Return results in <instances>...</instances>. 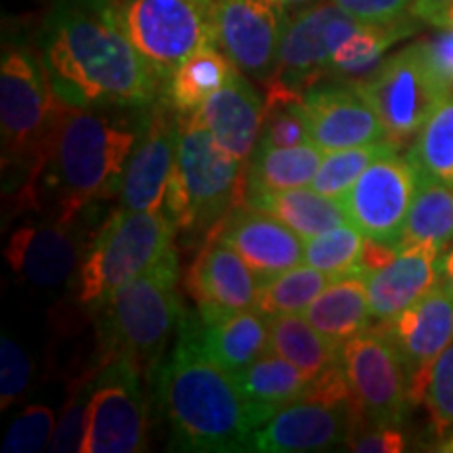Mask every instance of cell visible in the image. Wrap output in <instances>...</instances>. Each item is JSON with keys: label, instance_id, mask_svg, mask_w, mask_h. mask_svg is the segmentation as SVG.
Instances as JSON below:
<instances>
[{"label": "cell", "instance_id": "obj_23", "mask_svg": "<svg viewBox=\"0 0 453 453\" xmlns=\"http://www.w3.org/2000/svg\"><path fill=\"white\" fill-rule=\"evenodd\" d=\"M441 248L411 243L401 248L387 267L367 275V298L373 319L380 324L403 313L439 283Z\"/></svg>", "mask_w": 453, "mask_h": 453}, {"label": "cell", "instance_id": "obj_28", "mask_svg": "<svg viewBox=\"0 0 453 453\" xmlns=\"http://www.w3.org/2000/svg\"><path fill=\"white\" fill-rule=\"evenodd\" d=\"M237 73L234 61L220 53L217 44L203 47L189 55L166 82V99L177 113H194L203 101Z\"/></svg>", "mask_w": 453, "mask_h": 453}, {"label": "cell", "instance_id": "obj_45", "mask_svg": "<svg viewBox=\"0 0 453 453\" xmlns=\"http://www.w3.org/2000/svg\"><path fill=\"white\" fill-rule=\"evenodd\" d=\"M451 4L453 0H413L411 15L420 21H428L430 26H437Z\"/></svg>", "mask_w": 453, "mask_h": 453}, {"label": "cell", "instance_id": "obj_2", "mask_svg": "<svg viewBox=\"0 0 453 453\" xmlns=\"http://www.w3.org/2000/svg\"><path fill=\"white\" fill-rule=\"evenodd\" d=\"M137 139L127 122L65 104L26 173L21 203L41 208L49 196L57 219L76 220L88 203L120 194Z\"/></svg>", "mask_w": 453, "mask_h": 453}, {"label": "cell", "instance_id": "obj_9", "mask_svg": "<svg viewBox=\"0 0 453 453\" xmlns=\"http://www.w3.org/2000/svg\"><path fill=\"white\" fill-rule=\"evenodd\" d=\"M387 130V143L396 151L418 137L451 88L428 65L422 44H411L382 61L365 81H359Z\"/></svg>", "mask_w": 453, "mask_h": 453}, {"label": "cell", "instance_id": "obj_16", "mask_svg": "<svg viewBox=\"0 0 453 453\" xmlns=\"http://www.w3.org/2000/svg\"><path fill=\"white\" fill-rule=\"evenodd\" d=\"M359 405H324L313 401H292L275 413L248 443L252 451L304 453L326 451L344 445L364 424Z\"/></svg>", "mask_w": 453, "mask_h": 453}, {"label": "cell", "instance_id": "obj_35", "mask_svg": "<svg viewBox=\"0 0 453 453\" xmlns=\"http://www.w3.org/2000/svg\"><path fill=\"white\" fill-rule=\"evenodd\" d=\"M265 88V122L258 145L294 147L313 143L303 93L280 81H271Z\"/></svg>", "mask_w": 453, "mask_h": 453}, {"label": "cell", "instance_id": "obj_42", "mask_svg": "<svg viewBox=\"0 0 453 453\" xmlns=\"http://www.w3.org/2000/svg\"><path fill=\"white\" fill-rule=\"evenodd\" d=\"M334 3L364 24H393L405 19L413 0H334Z\"/></svg>", "mask_w": 453, "mask_h": 453}, {"label": "cell", "instance_id": "obj_12", "mask_svg": "<svg viewBox=\"0 0 453 453\" xmlns=\"http://www.w3.org/2000/svg\"><path fill=\"white\" fill-rule=\"evenodd\" d=\"M416 189V168L407 157L396 156L395 150L372 162L340 200L361 234L399 248Z\"/></svg>", "mask_w": 453, "mask_h": 453}, {"label": "cell", "instance_id": "obj_6", "mask_svg": "<svg viewBox=\"0 0 453 453\" xmlns=\"http://www.w3.org/2000/svg\"><path fill=\"white\" fill-rule=\"evenodd\" d=\"M174 231L164 208L113 212L78 269V300L99 307L124 283L160 265L174 252Z\"/></svg>", "mask_w": 453, "mask_h": 453}, {"label": "cell", "instance_id": "obj_27", "mask_svg": "<svg viewBox=\"0 0 453 453\" xmlns=\"http://www.w3.org/2000/svg\"><path fill=\"white\" fill-rule=\"evenodd\" d=\"M324 150L315 143L294 147L257 145L246 177V194L288 191L311 185L324 160Z\"/></svg>", "mask_w": 453, "mask_h": 453}, {"label": "cell", "instance_id": "obj_11", "mask_svg": "<svg viewBox=\"0 0 453 453\" xmlns=\"http://www.w3.org/2000/svg\"><path fill=\"white\" fill-rule=\"evenodd\" d=\"M340 364L365 420L372 426H401L411 405L407 376L382 327L349 338L340 347Z\"/></svg>", "mask_w": 453, "mask_h": 453}, {"label": "cell", "instance_id": "obj_3", "mask_svg": "<svg viewBox=\"0 0 453 453\" xmlns=\"http://www.w3.org/2000/svg\"><path fill=\"white\" fill-rule=\"evenodd\" d=\"M156 384L173 449H248L254 430L277 413L248 399L235 378L208 359L180 327L177 347L157 365Z\"/></svg>", "mask_w": 453, "mask_h": 453}, {"label": "cell", "instance_id": "obj_21", "mask_svg": "<svg viewBox=\"0 0 453 453\" xmlns=\"http://www.w3.org/2000/svg\"><path fill=\"white\" fill-rule=\"evenodd\" d=\"M211 231L250 265L260 281L296 267L304 258V240L296 231L248 203L231 208Z\"/></svg>", "mask_w": 453, "mask_h": 453}, {"label": "cell", "instance_id": "obj_26", "mask_svg": "<svg viewBox=\"0 0 453 453\" xmlns=\"http://www.w3.org/2000/svg\"><path fill=\"white\" fill-rule=\"evenodd\" d=\"M304 317L336 347H342L349 338L367 330L372 319L370 298H367L365 275H344L334 280L317 296Z\"/></svg>", "mask_w": 453, "mask_h": 453}, {"label": "cell", "instance_id": "obj_15", "mask_svg": "<svg viewBox=\"0 0 453 453\" xmlns=\"http://www.w3.org/2000/svg\"><path fill=\"white\" fill-rule=\"evenodd\" d=\"M361 26L364 21L355 19L336 3L300 11L283 34L275 81L304 93L327 73L332 55Z\"/></svg>", "mask_w": 453, "mask_h": 453}, {"label": "cell", "instance_id": "obj_39", "mask_svg": "<svg viewBox=\"0 0 453 453\" xmlns=\"http://www.w3.org/2000/svg\"><path fill=\"white\" fill-rule=\"evenodd\" d=\"M55 434V413L47 405H30L11 424L4 437V453L42 451Z\"/></svg>", "mask_w": 453, "mask_h": 453}, {"label": "cell", "instance_id": "obj_13", "mask_svg": "<svg viewBox=\"0 0 453 453\" xmlns=\"http://www.w3.org/2000/svg\"><path fill=\"white\" fill-rule=\"evenodd\" d=\"M288 21L281 0H217V44L243 76L263 82L277 76Z\"/></svg>", "mask_w": 453, "mask_h": 453}, {"label": "cell", "instance_id": "obj_30", "mask_svg": "<svg viewBox=\"0 0 453 453\" xmlns=\"http://www.w3.org/2000/svg\"><path fill=\"white\" fill-rule=\"evenodd\" d=\"M434 243L441 250L453 243V187L418 174V189L407 214L399 248Z\"/></svg>", "mask_w": 453, "mask_h": 453}, {"label": "cell", "instance_id": "obj_18", "mask_svg": "<svg viewBox=\"0 0 453 453\" xmlns=\"http://www.w3.org/2000/svg\"><path fill=\"white\" fill-rule=\"evenodd\" d=\"M173 105L160 107L147 118L143 134L128 157L120 187L124 211H162L174 162H177L179 116Z\"/></svg>", "mask_w": 453, "mask_h": 453}, {"label": "cell", "instance_id": "obj_36", "mask_svg": "<svg viewBox=\"0 0 453 453\" xmlns=\"http://www.w3.org/2000/svg\"><path fill=\"white\" fill-rule=\"evenodd\" d=\"M364 243L365 235L353 223L338 225L326 234L304 240V263L332 275L334 280L344 275H365L361 269Z\"/></svg>", "mask_w": 453, "mask_h": 453}, {"label": "cell", "instance_id": "obj_10", "mask_svg": "<svg viewBox=\"0 0 453 453\" xmlns=\"http://www.w3.org/2000/svg\"><path fill=\"white\" fill-rule=\"evenodd\" d=\"M143 372L128 359L104 361L90 380L82 453H139L150 443Z\"/></svg>", "mask_w": 453, "mask_h": 453}, {"label": "cell", "instance_id": "obj_38", "mask_svg": "<svg viewBox=\"0 0 453 453\" xmlns=\"http://www.w3.org/2000/svg\"><path fill=\"white\" fill-rule=\"evenodd\" d=\"M430 422L441 437L453 433V342L447 347L430 370L426 395H424Z\"/></svg>", "mask_w": 453, "mask_h": 453}, {"label": "cell", "instance_id": "obj_24", "mask_svg": "<svg viewBox=\"0 0 453 453\" xmlns=\"http://www.w3.org/2000/svg\"><path fill=\"white\" fill-rule=\"evenodd\" d=\"M196 113L225 151L240 162L250 160L263 130L265 101L258 97L248 76L237 70Z\"/></svg>", "mask_w": 453, "mask_h": 453}, {"label": "cell", "instance_id": "obj_22", "mask_svg": "<svg viewBox=\"0 0 453 453\" xmlns=\"http://www.w3.org/2000/svg\"><path fill=\"white\" fill-rule=\"evenodd\" d=\"M180 330L194 338L208 359L229 373L243 370L265 350H269V317L257 309L208 319L187 313L180 321Z\"/></svg>", "mask_w": 453, "mask_h": 453}, {"label": "cell", "instance_id": "obj_5", "mask_svg": "<svg viewBox=\"0 0 453 453\" xmlns=\"http://www.w3.org/2000/svg\"><path fill=\"white\" fill-rule=\"evenodd\" d=\"M243 162L225 151L197 113H179L177 162L170 177L164 211L177 231L212 229L246 194Z\"/></svg>", "mask_w": 453, "mask_h": 453}, {"label": "cell", "instance_id": "obj_33", "mask_svg": "<svg viewBox=\"0 0 453 453\" xmlns=\"http://www.w3.org/2000/svg\"><path fill=\"white\" fill-rule=\"evenodd\" d=\"M334 281L332 275L311 267L296 265L283 273L260 281L258 296L254 309L265 317H277L288 313H304L311 303Z\"/></svg>", "mask_w": 453, "mask_h": 453}, {"label": "cell", "instance_id": "obj_40", "mask_svg": "<svg viewBox=\"0 0 453 453\" xmlns=\"http://www.w3.org/2000/svg\"><path fill=\"white\" fill-rule=\"evenodd\" d=\"M90 380L93 378H82L76 382L70 399L65 401L64 411H61L59 424H57L53 439H50V451H81L84 441V430H87V410L90 399Z\"/></svg>", "mask_w": 453, "mask_h": 453}, {"label": "cell", "instance_id": "obj_44", "mask_svg": "<svg viewBox=\"0 0 453 453\" xmlns=\"http://www.w3.org/2000/svg\"><path fill=\"white\" fill-rule=\"evenodd\" d=\"M420 44L428 65L437 73L439 81L453 90V30L439 27V34Z\"/></svg>", "mask_w": 453, "mask_h": 453}, {"label": "cell", "instance_id": "obj_25", "mask_svg": "<svg viewBox=\"0 0 453 453\" xmlns=\"http://www.w3.org/2000/svg\"><path fill=\"white\" fill-rule=\"evenodd\" d=\"M246 203L281 220L283 225L296 231L303 240H311L334 226L350 223L342 200L319 194L313 187L311 189L296 187V189L288 191L246 194Z\"/></svg>", "mask_w": 453, "mask_h": 453}, {"label": "cell", "instance_id": "obj_14", "mask_svg": "<svg viewBox=\"0 0 453 453\" xmlns=\"http://www.w3.org/2000/svg\"><path fill=\"white\" fill-rule=\"evenodd\" d=\"M380 327L401 357L411 405L424 403L430 370L453 342V294L437 283L418 303Z\"/></svg>", "mask_w": 453, "mask_h": 453}, {"label": "cell", "instance_id": "obj_46", "mask_svg": "<svg viewBox=\"0 0 453 453\" xmlns=\"http://www.w3.org/2000/svg\"><path fill=\"white\" fill-rule=\"evenodd\" d=\"M439 283L453 294V243L439 258Z\"/></svg>", "mask_w": 453, "mask_h": 453}, {"label": "cell", "instance_id": "obj_19", "mask_svg": "<svg viewBox=\"0 0 453 453\" xmlns=\"http://www.w3.org/2000/svg\"><path fill=\"white\" fill-rule=\"evenodd\" d=\"M4 257L15 275L38 288L65 286L84 258L73 220L57 217L15 229Z\"/></svg>", "mask_w": 453, "mask_h": 453}, {"label": "cell", "instance_id": "obj_41", "mask_svg": "<svg viewBox=\"0 0 453 453\" xmlns=\"http://www.w3.org/2000/svg\"><path fill=\"white\" fill-rule=\"evenodd\" d=\"M32 380V359L13 338L0 342V407L7 410L26 393Z\"/></svg>", "mask_w": 453, "mask_h": 453}, {"label": "cell", "instance_id": "obj_31", "mask_svg": "<svg viewBox=\"0 0 453 453\" xmlns=\"http://www.w3.org/2000/svg\"><path fill=\"white\" fill-rule=\"evenodd\" d=\"M411 32L413 27L405 19L393 24H364L336 49L327 65V73L340 81L370 78L382 65L384 53Z\"/></svg>", "mask_w": 453, "mask_h": 453}, {"label": "cell", "instance_id": "obj_17", "mask_svg": "<svg viewBox=\"0 0 453 453\" xmlns=\"http://www.w3.org/2000/svg\"><path fill=\"white\" fill-rule=\"evenodd\" d=\"M311 137L324 151L387 141V130L359 81L321 82L303 93Z\"/></svg>", "mask_w": 453, "mask_h": 453}, {"label": "cell", "instance_id": "obj_47", "mask_svg": "<svg viewBox=\"0 0 453 453\" xmlns=\"http://www.w3.org/2000/svg\"><path fill=\"white\" fill-rule=\"evenodd\" d=\"M434 27H445V30H453V4L445 11V15L441 17L439 24L434 26Z\"/></svg>", "mask_w": 453, "mask_h": 453}, {"label": "cell", "instance_id": "obj_37", "mask_svg": "<svg viewBox=\"0 0 453 453\" xmlns=\"http://www.w3.org/2000/svg\"><path fill=\"white\" fill-rule=\"evenodd\" d=\"M388 151H395V147L382 141L373 145L347 147V150L327 151V156L321 160V166L317 170L315 179L311 180V187L327 197H342L355 180L365 173V168L378 157L387 156Z\"/></svg>", "mask_w": 453, "mask_h": 453}, {"label": "cell", "instance_id": "obj_8", "mask_svg": "<svg viewBox=\"0 0 453 453\" xmlns=\"http://www.w3.org/2000/svg\"><path fill=\"white\" fill-rule=\"evenodd\" d=\"M64 107L42 57L38 59L26 47L4 49L0 64L3 168L21 166L27 173Z\"/></svg>", "mask_w": 453, "mask_h": 453}, {"label": "cell", "instance_id": "obj_32", "mask_svg": "<svg viewBox=\"0 0 453 453\" xmlns=\"http://www.w3.org/2000/svg\"><path fill=\"white\" fill-rule=\"evenodd\" d=\"M231 376L248 399L275 411H280L281 405L296 401L309 382L296 365L271 349Z\"/></svg>", "mask_w": 453, "mask_h": 453}, {"label": "cell", "instance_id": "obj_7", "mask_svg": "<svg viewBox=\"0 0 453 453\" xmlns=\"http://www.w3.org/2000/svg\"><path fill=\"white\" fill-rule=\"evenodd\" d=\"M116 11L130 42L164 84L187 57L217 44V0H116Z\"/></svg>", "mask_w": 453, "mask_h": 453}, {"label": "cell", "instance_id": "obj_1", "mask_svg": "<svg viewBox=\"0 0 453 453\" xmlns=\"http://www.w3.org/2000/svg\"><path fill=\"white\" fill-rule=\"evenodd\" d=\"M41 57L72 107H141L160 81L124 32L116 0H57L42 24Z\"/></svg>", "mask_w": 453, "mask_h": 453}, {"label": "cell", "instance_id": "obj_48", "mask_svg": "<svg viewBox=\"0 0 453 453\" xmlns=\"http://www.w3.org/2000/svg\"><path fill=\"white\" fill-rule=\"evenodd\" d=\"M437 449L439 451H453V433L441 437V447H437Z\"/></svg>", "mask_w": 453, "mask_h": 453}, {"label": "cell", "instance_id": "obj_4", "mask_svg": "<svg viewBox=\"0 0 453 453\" xmlns=\"http://www.w3.org/2000/svg\"><path fill=\"white\" fill-rule=\"evenodd\" d=\"M177 281L179 257L174 250L99 304L104 361L128 359L141 372L157 370L164 347L187 315Z\"/></svg>", "mask_w": 453, "mask_h": 453}, {"label": "cell", "instance_id": "obj_20", "mask_svg": "<svg viewBox=\"0 0 453 453\" xmlns=\"http://www.w3.org/2000/svg\"><path fill=\"white\" fill-rule=\"evenodd\" d=\"M187 288L197 304V315L208 319L254 309L260 280L229 243L211 231V242L191 265Z\"/></svg>", "mask_w": 453, "mask_h": 453}, {"label": "cell", "instance_id": "obj_34", "mask_svg": "<svg viewBox=\"0 0 453 453\" xmlns=\"http://www.w3.org/2000/svg\"><path fill=\"white\" fill-rule=\"evenodd\" d=\"M407 160L420 177L453 187V90L413 139Z\"/></svg>", "mask_w": 453, "mask_h": 453}, {"label": "cell", "instance_id": "obj_29", "mask_svg": "<svg viewBox=\"0 0 453 453\" xmlns=\"http://www.w3.org/2000/svg\"><path fill=\"white\" fill-rule=\"evenodd\" d=\"M269 349L296 365L309 380L327 365L340 361V347L317 332L307 317L300 313L271 317Z\"/></svg>", "mask_w": 453, "mask_h": 453}, {"label": "cell", "instance_id": "obj_43", "mask_svg": "<svg viewBox=\"0 0 453 453\" xmlns=\"http://www.w3.org/2000/svg\"><path fill=\"white\" fill-rule=\"evenodd\" d=\"M357 453H401L407 449V439L401 426L359 428L347 443Z\"/></svg>", "mask_w": 453, "mask_h": 453}, {"label": "cell", "instance_id": "obj_49", "mask_svg": "<svg viewBox=\"0 0 453 453\" xmlns=\"http://www.w3.org/2000/svg\"><path fill=\"white\" fill-rule=\"evenodd\" d=\"M281 3L286 9H292V7H304V4H309L311 0H281Z\"/></svg>", "mask_w": 453, "mask_h": 453}]
</instances>
